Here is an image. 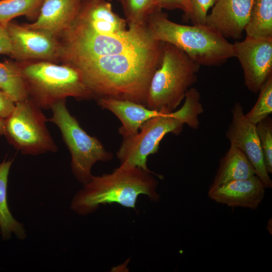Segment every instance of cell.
<instances>
[{
	"instance_id": "obj_18",
	"label": "cell",
	"mask_w": 272,
	"mask_h": 272,
	"mask_svg": "<svg viewBox=\"0 0 272 272\" xmlns=\"http://www.w3.org/2000/svg\"><path fill=\"white\" fill-rule=\"evenodd\" d=\"M244 31L253 38H272V0H253Z\"/></svg>"
},
{
	"instance_id": "obj_28",
	"label": "cell",
	"mask_w": 272,
	"mask_h": 272,
	"mask_svg": "<svg viewBox=\"0 0 272 272\" xmlns=\"http://www.w3.org/2000/svg\"><path fill=\"white\" fill-rule=\"evenodd\" d=\"M5 130V119L0 118V136L4 134Z\"/></svg>"
},
{
	"instance_id": "obj_21",
	"label": "cell",
	"mask_w": 272,
	"mask_h": 272,
	"mask_svg": "<svg viewBox=\"0 0 272 272\" xmlns=\"http://www.w3.org/2000/svg\"><path fill=\"white\" fill-rule=\"evenodd\" d=\"M127 25L141 26L154 11V0H120Z\"/></svg>"
},
{
	"instance_id": "obj_12",
	"label": "cell",
	"mask_w": 272,
	"mask_h": 272,
	"mask_svg": "<svg viewBox=\"0 0 272 272\" xmlns=\"http://www.w3.org/2000/svg\"><path fill=\"white\" fill-rule=\"evenodd\" d=\"M253 0H217L206 25L226 39H240L248 22Z\"/></svg>"
},
{
	"instance_id": "obj_3",
	"label": "cell",
	"mask_w": 272,
	"mask_h": 272,
	"mask_svg": "<svg viewBox=\"0 0 272 272\" xmlns=\"http://www.w3.org/2000/svg\"><path fill=\"white\" fill-rule=\"evenodd\" d=\"M184 103L175 111L162 112L145 122L135 135L123 138L117 152L120 164L152 172L147 166L148 157L157 153L163 138L168 133L178 134L186 124L197 129L198 115L203 111L198 90L191 88L186 93Z\"/></svg>"
},
{
	"instance_id": "obj_29",
	"label": "cell",
	"mask_w": 272,
	"mask_h": 272,
	"mask_svg": "<svg viewBox=\"0 0 272 272\" xmlns=\"http://www.w3.org/2000/svg\"><path fill=\"white\" fill-rule=\"evenodd\" d=\"M272 222H271V218H270L269 221H268L267 222V229L268 230L269 232L271 234V226H270H270H271L272 225Z\"/></svg>"
},
{
	"instance_id": "obj_1",
	"label": "cell",
	"mask_w": 272,
	"mask_h": 272,
	"mask_svg": "<svg viewBox=\"0 0 272 272\" xmlns=\"http://www.w3.org/2000/svg\"><path fill=\"white\" fill-rule=\"evenodd\" d=\"M106 0H82L57 37L58 60L80 72L94 99L111 97L145 104L164 42L146 25H128Z\"/></svg>"
},
{
	"instance_id": "obj_6",
	"label": "cell",
	"mask_w": 272,
	"mask_h": 272,
	"mask_svg": "<svg viewBox=\"0 0 272 272\" xmlns=\"http://www.w3.org/2000/svg\"><path fill=\"white\" fill-rule=\"evenodd\" d=\"M29 98L41 108L72 97L78 100L93 98L79 71L66 64L42 60L20 65Z\"/></svg>"
},
{
	"instance_id": "obj_26",
	"label": "cell",
	"mask_w": 272,
	"mask_h": 272,
	"mask_svg": "<svg viewBox=\"0 0 272 272\" xmlns=\"http://www.w3.org/2000/svg\"><path fill=\"white\" fill-rule=\"evenodd\" d=\"M15 105L8 95L0 90V118L7 119L13 111Z\"/></svg>"
},
{
	"instance_id": "obj_14",
	"label": "cell",
	"mask_w": 272,
	"mask_h": 272,
	"mask_svg": "<svg viewBox=\"0 0 272 272\" xmlns=\"http://www.w3.org/2000/svg\"><path fill=\"white\" fill-rule=\"evenodd\" d=\"M97 102L101 108L111 111L121 121L122 124L118 132L123 138L135 135L145 122L163 112L151 109L130 100L111 97L98 98Z\"/></svg>"
},
{
	"instance_id": "obj_5",
	"label": "cell",
	"mask_w": 272,
	"mask_h": 272,
	"mask_svg": "<svg viewBox=\"0 0 272 272\" xmlns=\"http://www.w3.org/2000/svg\"><path fill=\"white\" fill-rule=\"evenodd\" d=\"M200 67L181 50L164 43L160 64L149 86L146 106L158 111H173L197 81Z\"/></svg>"
},
{
	"instance_id": "obj_30",
	"label": "cell",
	"mask_w": 272,
	"mask_h": 272,
	"mask_svg": "<svg viewBox=\"0 0 272 272\" xmlns=\"http://www.w3.org/2000/svg\"><path fill=\"white\" fill-rule=\"evenodd\" d=\"M108 2H111L112 0H106Z\"/></svg>"
},
{
	"instance_id": "obj_23",
	"label": "cell",
	"mask_w": 272,
	"mask_h": 272,
	"mask_svg": "<svg viewBox=\"0 0 272 272\" xmlns=\"http://www.w3.org/2000/svg\"><path fill=\"white\" fill-rule=\"evenodd\" d=\"M256 129L267 172L272 173V120L268 116L256 124Z\"/></svg>"
},
{
	"instance_id": "obj_15",
	"label": "cell",
	"mask_w": 272,
	"mask_h": 272,
	"mask_svg": "<svg viewBox=\"0 0 272 272\" xmlns=\"http://www.w3.org/2000/svg\"><path fill=\"white\" fill-rule=\"evenodd\" d=\"M82 1L42 0L36 20L24 25L47 32L56 38L75 18Z\"/></svg>"
},
{
	"instance_id": "obj_11",
	"label": "cell",
	"mask_w": 272,
	"mask_h": 272,
	"mask_svg": "<svg viewBox=\"0 0 272 272\" xmlns=\"http://www.w3.org/2000/svg\"><path fill=\"white\" fill-rule=\"evenodd\" d=\"M11 39L10 56L18 60H58L59 45L57 38L49 33L9 22L6 25Z\"/></svg>"
},
{
	"instance_id": "obj_17",
	"label": "cell",
	"mask_w": 272,
	"mask_h": 272,
	"mask_svg": "<svg viewBox=\"0 0 272 272\" xmlns=\"http://www.w3.org/2000/svg\"><path fill=\"white\" fill-rule=\"evenodd\" d=\"M13 160H4L0 164V228L3 239H8L14 233L20 239L26 234L22 223L12 215L7 202V185L9 171Z\"/></svg>"
},
{
	"instance_id": "obj_27",
	"label": "cell",
	"mask_w": 272,
	"mask_h": 272,
	"mask_svg": "<svg viewBox=\"0 0 272 272\" xmlns=\"http://www.w3.org/2000/svg\"><path fill=\"white\" fill-rule=\"evenodd\" d=\"M12 44L6 25H0V54L11 56Z\"/></svg>"
},
{
	"instance_id": "obj_10",
	"label": "cell",
	"mask_w": 272,
	"mask_h": 272,
	"mask_svg": "<svg viewBox=\"0 0 272 272\" xmlns=\"http://www.w3.org/2000/svg\"><path fill=\"white\" fill-rule=\"evenodd\" d=\"M232 119L226 132V137L233 145L239 149L253 167L255 175L266 188L272 187V180L267 172L262 151L256 132V124L245 116L243 108L236 103L231 110Z\"/></svg>"
},
{
	"instance_id": "obj_4",
	"label": "cell",
	"mask_w": 272,
	"mask_h": 272,
	"mask_svg": "<svg viewBox=\"0 0 272 272\" xmlns=\"http://www.w3.org/2000/svg\"><path fill=\"white\" fill-rule=\"evenodd\" d=\"M145 25L154 39L176 47L200 66H218L234 57L233 44L206 24L176 23L162 10L157 9L149 16Z\"/></svg>"
},
{
	"instance_id": "obj_25",
	"label": "cell",
	"mask_w": 272,
	"mask_h": 272,
	"mask_svg": "<svg viewBox=\"0 0 272 272\" xmlns=\"http://www.w3.org/2000/svg\"><path fill=\"white\" fill-rule=\"evenodd\" d=\"M155 7L158 9L173 10L179 9L184 12L185 19L190 14L191 8L189 0H154Z\"/></svg>"
},
{
	"instance_id": "obj_2",
	"label": "cell",
	"mask_w": 272,
	"mask_h": 272,
	"mask_svg": "<svg viewBox=\"0 0 272 272\" xmlns=\"http://www.w3.org/2000/svg\"><path fill=\"white\" fill-rule=\"evenodd\" d=\"M156 176L163 177L152 171L120 164L110 173L92 175L74 197L71 208L78 215L85 216L95 212L100 205L113 203L135 210L141 195L158 202L160 195Z\"/></svg>"
},
{
	"instance_id": "obj_9",
	"label": "cell",
	"mask_w": 272,
	"mask_h": 272,
	"mask_svg": "<svg viewBox=\"0 0 272 272\" xmlns=\"http://www.w3.org/2000/svg\"><path fill=\"white\" fill-rule=\"evenodd\" d=\"M234 57L243 71L244 83L251 92H259L272 75V38L258 39L246 36L233 44Z\"/></svg>"
},
{
	"instance_id": "obj_22",
	"label": "cell",
	"mask_w": 272,
	"mask_h": 272,
	"mask_svg": "<svg viewBox=\"0 0 272 272\" xmlns=\"http://www.w3.org/2000/svg\"><path fill=\"white\" fill-rule=\"evenodd\" d=\"M259 96L251 109L245 114L251 122L256 124L272 113V75L262 85Z\"/></svg>"
},
{
	"instance_id": "obj_19",
	"label": "cell",
	"mask_w": 272,
	"mask_h": 272,
	"mask_svg": "<svg viewBox=\"0 0 272 272\" xmlns=\"http://www.w3.org/2000/svg\"><path fill=\"white\" fill-rule=\"evenodd\" d=\"M0 90L15 103L29 97L26 84L18 63L10 60L0 61Z\"/></svg>"
},
{
	"instance_id": "obj_20",
	"label": "cell",
	"mask_w": 272,
	"mask_h": 272,
	"mask_svg": "<svg viewBox=\"0 0 272 272\" xmlns=\"http://www.w3.org/2000/svg\"><path fill=\"white\" fill-rule=\"evenodd\" d=\"M42 0H0V25L18 16L38 15Z\"/></svg>"
},
{
	"instance_id": "obj_31",
	"label": "cell",
	"mask_w": 272,
	"mask_h": 272,
	"mask_svg": "<svg viewBox=\"0 0 272 272\" xmlns=\"http://www.w3.org/2000/svg\"></svg>"
},
{
	"instance_id": "obj_13",
	"label": "cell",
	"mask_w": 272,
	"mask_h": 272,
	"mask_svg": "<svg viewBox=\"0 0 272 272\" xmlns=\"http://www.w3.org/2000/svg\"><path fill=\"white\" fill-rule=\"evenodd\" d=\"M266 189L260 179L254 175L247 179L210 186L208 195L213 201L233 209L243 208L255 210L261 203Z\"/></svg>"
},
{
	"instance_id": "obj_24",
	"label": "cell",
	"mask_w": 272,
	"mask_h": 272,
	"mask_svg": "<svg viewBox=\"0 0 272 272\" xmlns=\"http://www.w3.org/2000/svg\"><path fill=\"white\" fill-rule=\"evenodd\" d=\"M191 11L185 19L192 25H205L208 11L217 0H189Z\"/></svg>"
},
{
	"instance_id": "obj_7",
	"label": "cell",
	"mask_w": 272,
	"mask_h": 272,
	"mask_svg": "<svg viewBox=\"0 0 272 272\" xmlns=\"http://www.w3.org/2000/svg\"><path fill=\"white\" fill-rule=\"evenodd\" d=\"M66 99L52 105L51 117L48 121L59 128L62 139L71 155V169L77 180L83 184L93 175L91 170L98 162H108L113 155L95 137L88 134L66 106Z\"/></svg>"
},
{
	"instance_id": "obj_8",
	"label": "cell",
	"mask_w": 272,
	"mask_h": 272,
	"mask_svg": "<svg viewBox=\"0 0 272 272\" xmlns=\"http://www.w3.org/2000/svg\"><path fill=\"white\" fill-rule=\"evenodd\" d=\"M48 119L29 97L16 103L11 114L5 119L4 134L16 149L25 155L55 152V145L46 122Z\"/></svg>"
},
{
	"instance_id": "obj_16",
	"label": "cell",
	"mask_w": 272,
	"mask_h": 272,
	"mask_svg": "<svg viewBox=\"0 0 272 272\" xmlns=\"http://www.w3.org/2000/svg\"><path fill=\"white\" fill-rule=\"evenodd\" d=\"M255 175V170L245 154L238 148L230 147L220 160L210 186L236 180L245 179Z\"/></svg>"
}]
</instances>
